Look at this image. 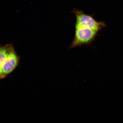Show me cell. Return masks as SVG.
<instances>
[{
  "label": "cell",
  "mask_w": 123,
  "mask_h": 123,
  "mask_svg": "<svg viewBox=\"0 0 123 123\" xmlns=\"http://www.w3.org/2000/svg\"><path fill=\"white\" fill-rule=\"evenodd\" d=\"M76 17L74 36L69 48L89 45L98 36V33L106 26L105 21H98L93 15L86 14L82 10L74 8L72 11Z\"/></svg>",
  "instance_id": "6da1fadb"
},
{
  "label": "cell",
  "mask_w": 123,
  "mask_h": 123,
  "mask_svg": "<svg viewBox=\"0 0 123 123\" xmlns=\"http://www.w3.org/2000/svg\"><path fill=\"white\" fill-rule=\"evenodd\" d=\"M19 59L15 51L7 57L0 67L1 79L6 78L15 70L19 64Z\"/></svg>",
  "instance_id": "7a4b0ae2"
}]
</instances>
